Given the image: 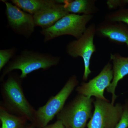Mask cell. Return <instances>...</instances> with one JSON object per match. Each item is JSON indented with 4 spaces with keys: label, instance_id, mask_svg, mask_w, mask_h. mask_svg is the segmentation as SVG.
<instances>
[{
    "label": "cell",
    "instance_id": "1",
    "mask_svg": "<svg viewBox=\"0 0 128 128\" xmlns=\"http://www.w3.org/2000/svg\"><path fill=\"white\" fill-rule=\"evenodd\" d=\"M22 80L20 76L11 73L2 81L0 85L2 102L0 105L10 113L23 117L33 124L36 110L25 97Z\"/></svg>",
    "mask_w": 128,
    "mask_h": 128
},
{
    "label": "cell",
    "instance_id": "2",
    "mask_svg": "<svg viewBox=\"0 0 128 128\" xmlns=\"http://www.w3.org/2000/svg\"><path fill=\"white\" fill-rule=\"evenodd\" d=\"M60 58L50 54L42 53L32 50H25L13 58L3 69L0 80L2 82L6 76L15 70L21 72V79L26 78L28 74L42 69L47 70L58 65Z\"/></svg>",
    "mask_w": 128,
    "mask_h": 128
},
{
    "label": "cell",
    "instance_id": "3",
    "mask_svg": "<svg viewBox=\"0 0 128 128\" xmlns=\"http://www.w3.org/2000/svg\"><path fill=\"white\" fill-rule=\"evenodd\" d=\"M94 99L78 94L56 116L66 128H86L92 116Z\"/></svg>",
    "mask_w": 128,
    "mask_h": 128
},
{
    "label": "cell",
    "instance_id": "4",
    "mask_svg": "<svg viewBox=\"0 0 128 128\" xmlns=\"http://www.w3.org/2000/svg\"><path fill=\"white\" fill-rule=\"evenodd\" d=\"M78 84L77 76H71L56 95L52 96L45 105L36 110L34 122L32 124L36 128H42L48 125L63 109L66 100Z\"/></svg>",
    "mask_w": 128,
    "mask_h": 128
},
{
    "label": "cell",
    "instance_id": "5",
    "mask_svg": "<svg viewBox=\"0 0 128 128\" xmlns=\"http://www.w3.org/2000/svg\"><path fill=\"white\" fill-rule=\"evenodd\" d=\"M93 16L69 13L51 27L41 30L40 33L43 36L44 42L66 35L78 39L86 30L88 24L92 19Z\"/></svg>",
    "mask_w": 128,
    "mask_h": 128
},
{
    "label": "cell",
    "instance_id": "6",
    "mask_svg": "<svg viewBox=\"0 0 128 128\" xmlns=\"http://www.w3.org/2000/svg\"><path fill=\"white\" fill-rule=\"evenodd\" d=\"M96 26L94 23L91 24L80 38L69 42L66 47V53L69 56L73 58L81 57L82 59L84 68L82 80L84 81L87 80L91 74V59L93 54L96 51L94 43Z\"/></svg>",
    "mask_w": 128,
    "mask_h": 128
},
{
    "label": "cell",
    "instance_id": "7",
    "mask_svg": "<svg viewBox=\"0 0 128 128\" xmlns=\"http://www.w3.org/2000/svg\"><path fill=\"white\" fill-rule=\"evenodd\" d=\"M94 112L87 124V128H114L121 119L124 105L113 104L108 100L96 98Z\"/></svg>",
    "mask_w": 128,
    "mask_h": 128
},
{
    "label": "cell",
    "instance_id": "8",
    "mask_svg": "<svg viewBox=\"0 0 128 128\" xmlns=\"http://www.w3.org/2000/svg\"><path fill=\"white\" fill-rule=\"evenodd\" d=\"M113 78L112 64L110 62L103 67L100 72L87 82H82L77 86L78 94L86 96L108 100L104 96V91L112 83Z\"/></svg>",
    "mask_w": 128,
    "mask_h": 128
},
{
    "label": "cell",
    "instance_id": "9",
    "mask_svg": "<svg viewBox=\"0 0 128 128\" xmlns=\"http://www.w3.org/2000/svg\"><path fill=\"white\" fill-rule=\"evenodd\" d=\"M6 6V13L10 28L17 34L28 38L34 32L33 16L24 11L12 3L4 1Z\"/></svg>",
    "mask_w": 128,
    "mask_h": 128
},
{
    "label": "cell",
    "instance_id": "10",
    "mask_svg": "<svg viewBox=\"0 0 128 128\" xmlns=\"http://www.w3.org/2000/svg\"><path fill=\"white\" fill-rule=\"evenodd\" d=\"M96 35L113 42L124 44L128 48V26L122 22L104 20L96 26Z\"/></svg>",
    "mask_w": 128,
    "mask_h": 128
},
{
    "label": "cell",
    "instance_id": "11",
    "mask_svg": "<svg viewBox=\"0 0 128 128\" xmlns=\"http://www.w3.org/2000/svg\"><path fill=\"white\" fill-rule=\"evenodd\" d=\"M110 60L112 63L113 78L110 86L106 89L112 94L111 102L114 104L118 96L115 91L120 81L128 75V56L124 57L119 53L111 54Z\"/></svg>",
    "mask_w": 128,
    "mask_h": 128
},
{
    "label": "cell",
    "instance_id": "12",
    "mask_svg": "<svg viewBox=\"0 0 128 128\" xmlns=\"http://www.w3.org/2000/svg\"><path fill=\"white\" fill-rule=\"evenodd\" d=\"M69 13L63 4L56 3L52 7L34 15L35 26L42 29L51 27L64 16Z\"/></svg>",
    "mask_w": 128,
    "mask_h": 128
},
{
    "label": "cell",
    "instance_id": "13",
    "mask_svg": "<svg viewBox=\"0 0 128 128\" xmlns=\"http://www.w3.org/2000/svg\"><path fill=\"white\" fill-rule=\"evenodd\" d=\"M96 0H66L64 7L69 13L92 15L98 13L99 9Z\"/></svg>",
    "mask_w": 128,
    "mask_h": 128
},
{
    "label": "cell",
    "instance_id": "14",
    "mask_svg": "<svg viewBox=\"0 0 128 128\" xmlns=\"http://www.w3.org/2000/svg\"><path fill=\"white\" fill-rule=\"evenodd\" d=\"M12 3L24 11L34 16L56 4L53 0H12Z\"/></svg>",
    "mask_w": 128,
    "mask_h": 128
},
{
    "label": "cell",
    "instance_id": "15",
    "mask_svg": "<svg viewBox=\"0 0 128 128\" xmlns=\"http://www.w3.org/2000/svg\"><path fill=\"white\" fill-rule=\"evenodd\" d=\"M0 128H26L28 121L23 117L10 113L0 105Z\"/></svg>",
    "mask_w": 128,
    "mask_h": 128
},
{
    "label": "cell",
    "instance_id": "16",
    "mask_svg": "<svg viewBox=\"0 0 128 128\" xmlns=\"http://www.w3.org/2000/svg\"><path fill=\"white\" fill-rule=\"evenodd\" d=\"M105 20L113 22H120L128 26V8H120L105 15Z\"/></svg>",
    "mask_w": 128,
    "mask_h": 128
},
{
    "label": "cell",
    "instance_id": "17",
    "mask_svg": "<svg viewBox=\"0 0 128 128\" xmlns=\"http://www.w3.org/2000/svg\"><path fill=\"white\" fill-rule=\"evenodd\" d=\"M16 50L15 48L0 50V71L6 66L10 60L13 57L16 53Z\"/></svg>",
    "mask_w": 128,
    "mask_h": 128
},
{
    "label": "cell",
    "instance_id": "18",
    "mask_svg": "<svg viewBox=\"0 0 128 128\" xmlns=\"http://www.w3.org/2000/svg\"><path fill=\"white\" fill-rule=\"evenodd\" d=\"M114 128H128V98L124 105L123 112L121 119Z\"/></svg>",
    "mask_w": 128,
    "mask_h": 128
},
{
    "label": "cell",
    "instance_id": "19",
    "mask_svg": "<svg viewBox=\"0 0 128 128\" xmlns=\"http://www.w3.org/2000/svg\"><path fill=\"white\" fill-rule=\"evenodd\" d=\"M41 128H66L62 122L59 120H57L54 124H48L45 127Z\"/></svg>",
    "mask_w": 128,
    "mask_h": 128
},
{
    "label": "cell",
    "instance_id": "20",
    "mask_svg": "<svg viewBox=\"0 0 128 128\" xmlns=\"http://www.w3.org/2000/svg\"><path fill=\"white\" fill-rule=\"evenodd\" d=\"M26 128H36L33 124L32 123H30V124H28Z\"/></svg>",
    "mask_w": 128,
    "mask_h": 128
}]
</instances>
